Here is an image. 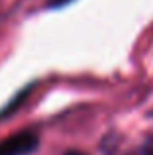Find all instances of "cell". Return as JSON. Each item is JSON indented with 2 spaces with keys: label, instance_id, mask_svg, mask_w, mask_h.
I'll use <instances>...</instances> for the list:
<instances>
[{
  "label": "cell",
  "instance_id": "7a4b0ae2",
  "mask_svg": "<svg viewBox=\"0 0 153 155\" xmlns=\"http://www.w3.org/2000/svg\"><path fill=\"white\" fill-rule=\"evenodd\" d=\"M67 2H71V0H49V6H53V8H59V6H65Z\"/></svg>",
  "mask_w": 153,
  "mask_h": 155
},
{
  "label": "cell",
  "instance_id": "6da1fadb",
  "mask_svg": "<svg viewBox=\"0 0 153 155\" xmlns=\"http://www.w3.org/2000/svg\"><path fill=\"white\" fill-rule=\"evenodd\" d=\"M37 136L30 130H24L0 141V155H28L37 147Z\"/></svg>",
  "mask_w": 153,
  "mask_h": 155
},
{
  "label": "cell",
  "instance_id": "3957f363",
  "mask_svg": "<svg viewBox=\"0 0 153 155\" xmlns=\"http://www.w3.org/2000/svg\"><path fill=\"white\" fill-rule=\"evenodd\" d=\"M65 155H84V153H80V151H69V153H65Z\"/></svg>",
  "mask_w": 153,
  "mask_h": 155
}]
</instances>
